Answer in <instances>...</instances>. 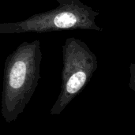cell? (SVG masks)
<instances>
[{
  "instance_id": "6da1fadb",
  "label": "cell",
  "mask_w": 135,
  "mask_h": 135,
  "mask_svg": "<svg viewBox=\"0 0 135 135\" xmlns=\"http://www.w3.org/2000/svg\"><path fill=\"white\" fill-rule=\"evenodd\" d=\"M40 42L21 43L4 63L1 114L7 123L15 121L30 101L40 79Z\"/></svg>"
},
{
  "instance_id": "7a4b0ae2",
  "label": "cell",
  "mask_w": 135,
  "mask_h": 135,
  "mask_svg": "<svg viewBox=\"0 0 135 135\" xmlns=\"http://www.w3.org/2000/svg\"><path fill=\"white\" fill-rule=\"evenodd\" d=\"M53 9L36 13L17 22L0 24V34L50 32L63 30H94L103 28L96 23L100 13L81 0H56Z\"/></svg>"
},
{
  "instance_id": "3957f363",
  "label": "cell",
  "mask_w": 135,
  "mask_h": 135,
  "mask_svg": "<svg viewBox=\"0 0 135 135\" xmlns=\"http://www.w3.org/2000/svg\"><path fill=\"white\" fill-rule=\"evenodd\" d=\"M62 52L61 90L51 108V115H59L89 82L98 67L97 55L78 38H67L62 47Z\"/></svg>"
},
{
  "instance_id": "277c9868",
  "label": "cell",
  "mask_w": 135,
  "mask_h": 135,
  "mask_svg": "<svg viewBox=\"0 0 135 135\" xmlns=\"http://www.w3.org/2000/svg\"><path fill=\"white\" fill-rule=\"evenodd\" d=\"M129 86L135 93V63H131V65H130Z\"/></svg>"
}]
</instances>
